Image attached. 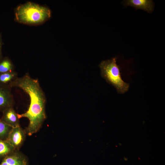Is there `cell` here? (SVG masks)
<instances>
[{"instance_id": "1", "label": "cell", "mask_w": 165, "mask_h": 165, "mask_svg": "<svg viewBox=\"0 0 165 165\" xmlns=\"http://www.w3.org/2000/svg\"><path fill=\"white\" fill-rule=\"evenodd\" d=\"M9 86L20 88L29 96L30 103L28 110L17 115L19 119L25 117L29 119L26 132L29 135H31L38 131L46 118V97L38 81L27 74L22 77H17Z\"/></svg>"}, {"instance_id": "2", "label": "cell", "mask_w": 165, "mask_h": 165, "mask_svg": "<svg viewBox=\"0 0 165 165\" xmlns=\"http://www.w3.org/2000/svg\"><path fill=\"white\" fill-rule=\"evenodd\" d=\"M15 14L16 21L31 25L42 24L51 16V11L47 7L31 2L18 6L16 9Z\"/></svg>"}, {"instance_id": "3", "label": "cell", "mask_w": 165, "mask_h": 165, "mask_svg": "<svg viewBox=\"0 0 165 165\" xmlns=\"http://www.w3.org/2000/svg\"><path fill=\"white\" fill-rule=\"evenodd\" d=\"M102 76L113 86L118 93L123 94L129 88V84L124 82L121 76L119 66L116 63V58L102 61L99 65Z\"/></svg>"}, {"instance_id": "4", "label": "cell", "mask_w": 165, "mask_h": 165, "mask_svg": "<svg viewBox=\"0 0 165 165\" xmlns=\"http://www.w3.org/2000/svg\"><path fill=\"white\" fill-rule=\"evenodd\" d=\"M26 133L20 126L13 127L6 141L18 150L25 140Z\"/></svg>"}, {"instance_id": "5", "label": "cell", "mask_w": 165, "mask_h": 165, "mask_svg": "<svg viewBox=\"0 0 165 165\" xmlns=\"http://www.w3.org/2000/svg\"><path fill=\"white\" fill-rule=\"evenodd\" d=\"M9 86L0 85V111L13 106L14 99Z\"/></svg>"}, {"instance_id": "6", "label": "cell", "mask_w": 165, "mask_h": 165, "mask_svg": "<svg viewBox=\"0 0 165 165\" xmlns=\"http://www.w3.org/2000/svg\"><path fill=\"white\" fill-rule=\"evenodd\" d=\"M26 157L18 150L5 156L0 165H27Z\"/></svg>"}, {"instance_id": "7", "label": "cell", "mask_w": 165, "mask_h": 165, "mask_svg": "<svg viewBox=\"0 0 165 165\" xmlns=\"http://www.w3.org/2000/svg\"><path fill=\"white\" fill-rule=\"evenodd\" d=\"M122 3L125 6H130L148 13L152 12L154 7L153 2L151 0H127L123 1Z\"/></svg>"}, {"instance_id": "8", "label": "cell", "mask_w": 165, "mask_h": 165, "mask_svg": "<svg viewBox=\"0 0 165 165\" xmlns=\"http://www.w3.org/2000/svg\"><path fill=\"white\" fill-rule=\"evenodd\" d=\"M2 112L1 120L3 122L12 128L20 126L19 119L13 106L6 109Z\"/></svg>"}, {"instance_id": "9", "label": "cell", "mask_w": 165, "mask_h": 165, "mask_svg": "<svg viewBox=\"0 0 165 165\" xmlns=\"http://www.w3.org/2000/svg\"><path fill=\"white\" fill-rule=\"evenodd\" d=\"M17 74L13 71L0 74V85L8 86L17 78Z\"/></svg>"}, {"instance_id": "10", "label": "cell", "mask_w": 165, "mask_h": 165, "mask_svg": "<svg viewBox=\"0 0 165 165\" xmlns=\"http://www.w3.org/2000/svg\"><path fill=\"white\" fill-rule=\"evenodd\" d=\"M16 150L6 141L0 139V157L5 156Z\"/></svg>"}, {"instance_id": "11", "label": "cell", "mask_w": 165, "mask_h": 165, "mask_svg": "<svg viewBox=\"0 0 165 165\" xmlns=\"http://www.w3.org/2000/svg\"><path fill=\"white\" fill-rule=\"evenodd\" d=\"M13 65L8 58H5L0 60V74L13 71Z\"/></svg>"}, {"instance_id": "12", "label": "cell", "mask_w": 165, "mask_h": 165, "mask_svg": "<svg viewBox=\"0 0 165 165\" xmlns=\"http://www.w3.org/2000/svg\"><path fill=\"white\" fill-rule=\"evenodd\" d=\"M12 128L0 119V139L6 140Z\"/></svg>"}, {"instance_id": "13", "label": "cell", "mask_w": 165, "mask_h": 165, "mask_svg": "<svg viewBox=\"0 0 165 165\" xmlns=\"http://www.w3.org/2000/svg\"><path fill=\"white\" fill-rule=\"evenodd\" d=\"M2 41L1 35H0V60L1 59L2 56Z\"/></svg>"}]
</instances>
